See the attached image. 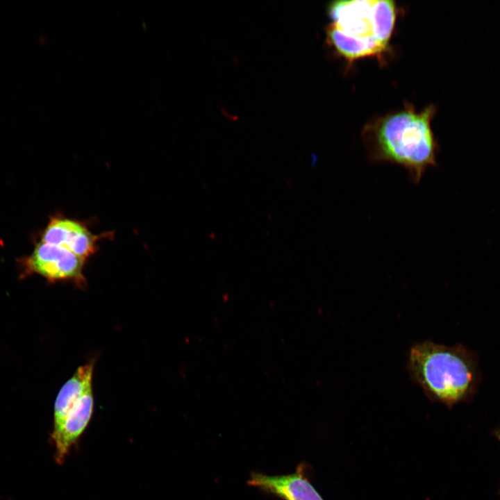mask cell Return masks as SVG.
Wrapping results in <instances>:
<instances>
[{
  "label": "cell",
  "instance_id": "6da1fadb",
  "mask_svg": "<svg viewBox=\"0 0 500 500\" xmlns=\"http://www.w3.org/2000/svg\"><path fill=\"white\" fill-rule=\"evenodd\" d=\"M435 112L432 105L419 111L406 106L369 123L362 139L369 159L403 167L418 184L428 167L436 166L438 146L431 126Z\"/></svg>",
  "mask_w": 500,
  "mask_h": 500
},
{
  "label": "cell",
  "instance_id": "7a4b0ae2",
  "mask_svg": "<svg viewBox=\"0 0 500 500\" xmlns=\"http://www.w3.org/2000/svg\"><path fill=\"white\" fill-rule=\"evenodd\" d=\"M407 370L432 401L449 408L471 399L480 380L477 356L462 344L446 346L425 340L411 347Z\"/></svg>",
  "mask_w": 500,
  "mask_h": 500
},
{
  "label": "cell",
  "instance_id": "3957f363",
  "mask_svg": "<svg viewBox=\"0 0 500 500\" xmlns=\"http://www.w3.org/2000/svg\"><path fill=\"white\" fill-rule=\"evenodd\" d=\"M328 15V44L347 61L381 57L388 50L396 20L394 1H335Z\"/></svg>",
  "mask_w": 500,
  "mask_h": 500
},
{
  "label": "cell",
  "instance_id": "277c9868",
  "mask_svg": "<svg viewBox=\"0 0 500 500\" xmlns=\"http://www.w3.org/2000/svg\"><path fill=\"white\" fill-rule=\"evenodd\" d=\"M94 365L80 366L63 385L56 399L51 439L56 462L62 464L71 447L87 428L94 411Z\"/></svg>",
  "mask_w": 500,
  "mask_h": 500
},
{
  "label": "cell",
  "instance_id": "5b68a950",
  "mask_svg": "<svg viewBox=\"0 0 500 500\" xmlns=\"http://www.w3.org/2000/svg\"><path fill=\"white\" fill-rule=\"evenodd\" d=\"M86 260L67 249L40 240L33 252L20 262L26 273L38 274L51 282L72 281L83 287Z\"/></svg>",
  "mask_w": 500,
  "mask_h": 500
},
{
  "label": "cell",
  "instance_id": "8992f818",
  "mask_svg": "<svg viewBox=\"0 0 500 500\" xmlns=\"http://www.w3.org/2000/svg\"><path fill=\"white\" fill-rule=\"evenodd\" d=\"M112 235L111 232L96 235L85 222L56 214L50 217L40 234V241L62 247L88 260L99 250V241Z\"/></svg>",
  "mask_w": 500,
  "mask_h": 500
},
{
  "label": "cell",
  "instance_id": "52a82bcc",
  "mask_svg": "<svg viewBox=\"0 0 500 500\" xmlns=\"http://www.w3.org/2000/svg\"><path fill=\"white\" fill-rule=\"evenodd\" d=\"M247 484L283 500H324L310 481L304 463L288 474L251 472Z\"/></svg>",
  "mask_w": 500,
  "mask_h": 500
},
{
  "label": "cell",
  "instance_id": "ba28073f",
  "mask_svg": "<svg viewBox=\"0 0 500 500\" xmlns=\"http://www.w3.org/2000/svg\"><path fill=\"white\" fill-rule=\"evenodd\" d=\"M497 437L499 440H500V431L497 433Z\"/></svg>",
  "mask_w": 500,
  "mask_h": 500
}]
</instances>
